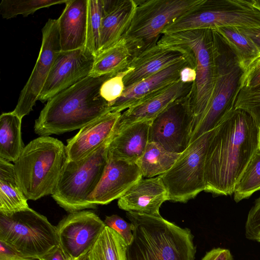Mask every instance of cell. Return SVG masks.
I'll return each mask as SVG.
<instances>
[{
	"label": "cell",
	"mask_w": 260,
	"mask_h": 260,
	"mask_svg": "<svg viewBox=\"0 0 260 260\" xmlns=\"http://www.w3.org/2000/svg\"><path fill=\"white\" fill-rule=\"evenodd\" d=\"M254 6L260 10V0H252Z\"/></svg>",
	"instance_id": "44"
},
{
	"label": "cell",
	"mask_w": 260,
	"mask_h": 260,
	"mask_svg": "<svg viewBox=\"0 0 260 260\" xmlns=\"http://www.w3.org/2000/svg\"><path fill=\"white\" fill-rule=\"evenodd\" d=\"M191 94L169 105L151 121L149 142L158 143L166 150L177 153H181L187 148L193 124Z\"/></svg>",
	"instance_id": "12"
},
{
	"label": "cell",
	"mask_w": 260,
	"mask_h": 260,
	"mask_svg": "<svg viewBox=\"0 0 260 260\" xmlns=\"http://www.w3.org/2000/svg\"><path fill=\"white\" fill-rule=\"evenodd\" d=\"M259 127L246 112L233 109L215 127L205 159L206 192L233 194L235 185L258 148Z\"/></svg>",
	"instance_id": "1"
},
{
	"label": "cell",
	"mask_w": 260,
	"mask_h": 260,
	"mask_svg": "<svg viewBox=\"0 0 260 260\" xmlns=\"http://www.w3.org/2000/svg\"><path fill=\"white\" fill-rule=\"evenodd\" d=\"M159 40L186 47L194 56L197 77L190 101L193 117V133L210 102L214 87L215 60L213 30L199 29L163 35Z\"/></svg>",
	"instance_id": "7"
},
{
	"label": "cell",
	"mask_w": 260,
	"mask_h": 260,
	"mask_svg": "<svg viewBox=\"0 0 260 260\" xmlns=\"http://www.w3.org/2000/svg\"><path fill=\"white\" fill-rule=\"evenodd\" d=\"M106 225L110 228L124 239L127 246L131 243L133 238L134 226L116 214L107 216L104 221Z\"/></svg>",
	"instance_id": "37"
},
{
	"label": "cell",
	"mask_w": 260,
	"mask_h": 260,
	"mask_svg": "<svg viewBox=\"0 0 260 260\" xmlns=\"http://www.w3.org/2000/svg\"><path fill=\"white\" fill-rule=\"evenodd\" d=\"M195 61L192 52L186 47L158 40L154 46L133 58L128 67L132 71L124 78L125 87L131 86L182 60Z\"/></svg>",
	"instance_id": "16"
},
{
	"label": "cell",
	"mask_w": 260,
	"mask_h": 260,
	"mask_svg": "<svg viewBox=\"0 0 260 260\" xmlns=\"http://www.w3.org/2000/svg\"><path fill=\"white\" fill-rule=\"evenodd\" d=\"M188 65L196 68L195 61L182 60L125 87L121 96L110 107V112L121 113L147 95L178 81L181 70Z\"/></svg>",
	"instance_id": "21"
},
{
	"label": "cell",
	"mask_w": 260,
	"mask_h": 260,
	"mask_svg": "<svg viewBox=\"0 0 260 260\" xmlns=\"http://www.w3.org/2000/svg\"><path fill=\"white\" fill-rule=\"evenodd\" d=\"M258 147L260 148V127H259L258 132Z\"/></svg>",
	"instance_id": "45"
},
{
	"label": "cell",
	"mask_w": 260,
	"mask_h": 260,
	"mask_svg": "<svg viewBox=\"0 0 260 260\" xmlns=\"http://www.w3.org/2000/svg\"><path fill=\"white\" fill-rule=\"evenodd\" d=\"M132 71L130 67L105 80L101 85L100 94L110 107L122 94L124 89V77Z\"/></svg>",
	"instance_id": "35"
},
{
	"label": "cell",
	"mask_w": 260,
	"mask_h": 260,
	"mask_svg": "<svg viewBox=\"0 0 260 260\" xmlns=\"http://www.w3.org/2000/svg\"><path fill=\"white\" fill-rule=\"evenodd\" d=\"M247 239L258 241L260 239V197L249 210L245 225Z\"/></svg>",
	"instance_id": "36"
},
{
	"label": "cell",
	"mask_w": 260,
	"mask_h": 260,
	"mask_svg": "<svg viewBox=\"0 0 260 260\" xmlns=\"http://www.w3.org/2000/svg\"><path fill=\"white\" fill-rule=\"evenodd\" d=\"M121 114L120 112H108L81 128L75 136L68 139L66 145L68 159H83L109 140Z\"/></svg>",
	"instance_id": "19"
},
{
	"label": "cell",
	"mask_w": 260,
	"mask_h": 260,
	"mask_svg": "<svg viewBox=\"0 0 260 260\" xmlns=\"http://www.w3.org/2000/svg\"><path fill=\"white\" fill-rule=\"evenodd\" d=\"M57 19L61 51L86 47L88 0H68Z\"/></svg>",
	"instance_id": "22"
},
{
	"label": "cell",
	"mask_w": 260,
	"mask_h": 260,
	"mask_svg": "<svg viewBox=\"0 0 260 260\" xmlns=\"http://www.w3.org/2000/svg\"><path fill=\"white\" fill-rule=\"evenodd\" d=\"M134 226L127 248V260H194L193 236L159 215L126 212Z\"/></svg>",
	"instance_id": "3"
},
{
	"label": "cell",
	"mask_w": 260,
	"mask_h": 260,
	"mask_svg": "<svg viewBox=\"0 0 260 260\" xmlns=\"http://www.w3.org/2000/svg\"><path fill=\"white\" fill-rule=\"evenodd\" d=\"M216 30L235 51L244 69L259 54L252 41L236 26L218 28Z\"/></svg>",
	"instance_id": "30"
},
{
	"label": "cell",
	"mask_w": 260,
	"mask_h": 260,
	"mask_svg": "<svg viewBox=\"0 0 260 260\" xmlns=\"http://www.w3.org/2000/svg\"><path fill=\"white\" fill-rule=\"evenodd\" d=\"M142 178L137 164L108 158L102 177L88 201L94 209L99 205H107L119 199Z\"/></svg>",
	"instance_id": "18"
},
{
	"label": "cell",
	"mask_w": 260,
	"mask_h": 260,
	"mask_svg": "<svg viewBox=\"0 0 260 260\" xmlns=\"http://www.w3.org/2000/svg\"><path fill=\"white\" fill-rule=\"evenodd\" d=\"M68 0H2L0 13L3 18L10 19L22 15L27 17L37 10L50 6L66 4Z\"/></svg>",
	"instance_id": "32"
},
{
	"label": "cell",
	"mask_w": 260,
	"mask_h": 260,
	"mask_svg": "<svg viewBox=\"0 0 260 260\" xmlns=\"http://www.w3.org/2000/svg\"><path fill=\"white\" fill-rule=\"evenodd\" d=\"M103 16V1L88 0L86 47L95 56L100 49V31Z\"/></svg>",
	"instance_id": "33"
},
{
	"label": "cell",
	"mask_w": 260,
	"mask_h": 260,
	"mask_svg": "<svg viewBox=\"0 0 260 260\" xmlns=\"http://www.w3.org/2000/svg\"><path fill=\"white\" fill-rule=\"evenodd\" d=\"M127 245L116 232L106 225L85 260H127Z\"/></svg>",
	"instance_id": "29"
},
{
	"label": "cell",
	"mask_w": 260,
	"mask_h": 260,
	"mask_svg": "<svg viewBox=\"0 0 260 260\" xmlns=\"http://www.w3.org/2000/svg\"><path fill=\"white\" fill-rule=\"evenodd\" d=\"M110 140L83 159L67 160L51 195L67 212L94 209L88 199L100 182L107 165Z\"/></svg>",
	"instance_id": "8"
},
{
	"label": "cell",
	"mask_w": 260,
	"mask_h": 260,
	"mask_svg": "<svg viewBox=\"0 0 260 260\" xmlns=\"http://www.w3.org/2000/svg\"><path fill=\"white\" fill-rule=\"evenodd\" d=\"M258 242H260V239H259V240H258Z\"/></svg>",
	"instance_id": "46"
},
{
	"label": "cell",
	"mask_w": 260,
	"mask_h": 260,
	"mask_svg": "<svg viewBox=\"0 0 260 260\" xmlns=\"http://www.w3.org/2000/svg\"><path fill=\"white\" fill-rule=\"evenodd\" d=\"M83 260H85V259H83Z\"/></svg>",
	"instance_id": "47"
},
{
	"label": "cell",
	"mask_w": 260,
	"mask_h": 260,
	"mask_svg": "<svg viewBox=\"0 0 260 260\" xmlns=\"http://www.w3.org/2000/svg\"><path fill=\"white\" fill-rule=\"evenodd\" d=\"M239 30L254 44L260 53V27H238Z\"/></svg>",
	"instance_id": "42"
},
{
	"label": "cell",
	"mask_w": 260,
	"mask_h": 260,
	"mask_svg": "<svg viewBox=\"0 0 260 260\" xmlns=\"http://www.w3.org/2000/svg\"><path fill=\"white\" fill-rule=\"evenodd\" d=\"M67 160L66 146L56 138L40 136L25 146L14 166L27 200L52 195Z\"/></svg>",
	"instance_id": "4"
},
{
	"label": "cell",
	"mask_w": 260,
	"mask_h": 260,
	"mask_svg": "<svg viewBox=\"0 0 260 260\" xmlns=\"http://www.w3.org/2000/svg\"><path fill=\"white\" fill-rule=\"evenodd\" d=\"M196 68L188 65L184 67L179 73V80L184 83L194 82L196 80Z\"/></svg>",
	"instance_id": "43"
},
{
	"label": "cell",
	"mask_w": 260,
	"mask_h": 260,
	"mask_svg": "<svg viewBox=\"0 0 260 260\" xmlns=\"http://www.w3.org/2000/svg\"><path fill=\"white\" fill-rule=\"evenodd\" d=\"M113 76H88L49 100L35 121V133L49 136L80 129L110 112L100 89Z\"/></svg>",
	"instance_id": "2"
},
{
	"label": "cell",
	"mask_w": 260,
	"mask_h": 260,
	"mask_svg": "<svg viewBox=\"0 0 260 260\" xmlns=\"http://www.w3.org/2000/svg\"><path fill=\"white\" fill-rule=\"evenodd\" d=\"M260 190V148L252 156L236 182L234 199L237 203L249 198Z\"/></svg>",
	"instance_id": "31"
},
{
	"label": "cell",
	"mask_w": 260,
	"mask_h": 260,
	"mask_svg": "<svg viewBox=\"0 0 260 260\" xmlns=\"http://www.w3.org/2000/svg\"><path fill=\"white\" fill-rule=\"evenodd\" d=\"M260 85V54L244 69L241 88H253Z\"/></svg>",
	"instance_id": "38"
},
{
	"label": "cell",
	"mask_w": 260,
	"mask_h": 260,
	"mask_svg": "<svg viewBox=\"0 0 260 260\" xmlns=\"http://www.w3.org/2000/svg\"><path fill=\"white\" fill-rule=\"evenodd\" d=\"M132 58V54L126 40L122 37L95 56L89 76L114 75L126 69Z\"/></svg>",
	"instance_id": "26"
},
{
	"label": "cell",
	"mask_w": 260,
	"mask_h": 260,
	"mask_svg": "<svg viewBox=\"0 0 260 260\" xmlns=\"http://www.w3.org/2000/svg\"><path fill=\"white\" fill-rule=\"evenodd\" d=\"M215 60V80L210 102L192 134L190 144L214 129L231 110L241 89L244 67L222 37L212 29Z\"/></svg>",
	"instance_id": "5"
},
{
	"label": "cell",
	"mask_w": 260,
	"mask_h": 260,
	"mask_svg": "<svg viewBox=\"0 0 260 260\" xmlns=\"http://www.w3.org/2000/svg\"><path fill=\"white\" fill-rule=\"evenodd\" d=\"M204 1H136L135 13L122 37L133 58L156 45L167 26L197 9Z\"/></svg>",
	"instance_id": "6"
},
{
	"label": "cell",
	"mask_w": 260,
	"mask_h": 260,
	"mask_svg": "<svg viewBox=\"0 0 260 260\" xmlns=\"http://www.w3.org/2000/svg\"><path fill=\"white\" fill-rule=\"evenodd\" d=\"M202 260H233L229 249L215 248L207 252Z\"/></svg>",
	"instance_id": "40"
},
{
	"label": "cell",
	"mask_w": 260,
	"mask_h": 260,
	"mask_svg": "<svg viewBox=\"0 0 260 260\" xmlns=\"http://www.w3.org/2000/svg\"><path fill=\"white\" fill-rule=\"evenodd\" d=\"M234 108L247 113L260 127V85L253 88H241Z\"/></svg>",
	"instance_id": "34"
},
{
	"label": "cell",
	"mask_w": 260,
	"mask_h": 260,
	"mask_svg": "<svg viewBox=\"0 0 260 260\" xmlns=\"http://www.w3.org/2000/svg\"><path fill=\"white\" fill-rule=\"evenodd\" d=\"M21 120L13 111L0 116V158L15 162L24 147L21 137Z\"/></svg>",
	"instance_id": "27"
},
{
	"label": "cell",
	"mask_w": 260,
	"mask_h": 260,
	"mask_svg": "<svg viewBox=\"0 0 260 260\" xmlns=\"http://www.w3.org/2000/svg\"><path fill=\"white\" fill-rule=\"evenodd\" d=\"M166 201L168 191L159 176L137 181L118 199V206L127 212L159 215V208Z\"/></svg>",
	"instance_id": "20"
},
{
	"label": "cell",
	"mask_w": 260,
	"mask_h": 260,
	"mask_svg": "<svg viewBox=\"0 0 260 260\" xmlns=\"http://www.w3.org/2000/svg\"><path fill=\"white\" fill-rule=\"evenodd\" d=\"M194 83L179 80L144 97L121 113L114 132L136 122L152 121L169 105L191 94Z\"/></svg>",
	"instance_id": "17"
},
{
	"label": "cell",
	"mask_w": 260,
	"mask_h": 260,
	"mask_svg": "<svg viewBox=\"0 0 260 260\" xmlns=\"http://www.w3.org/2000/svg\"><path fill=\"white\" fill-rule=\"evenodd\" d=\"M180 154L170 152L158 143L149 142L136 164L143 178H152L168 171Z\"/></svg>",
	"instance_id": "28"
},
{
	"label": "cell",
	"mask_w": 260,
	"mask_h": 260,
	"mask_svg": "<svg viewBox=\"0 0 260 260\" xmlns=\"http://www.w3.org/2000/svg\"><path fill=\"white\" fill-rule=\"evenodd\" d=\"M152 121L138 122L114 132L108 146V158L137 163L149 142Z\"/></svg>",
	"instance_id": "24"
},
{
	"label": "cell",
	"mask_w": 260,
	"mask_h": 260,
	"mask_svg": "<svg viewBox=\"0 0 260 260\" xmlns=\"http://www.w3.org/2000/svg\"><path fill=\"white\" fill-rule=\"evenodd\" d=\"M0 260H39L28 257L15 251L0 241Z\"/></svg>",
	"instance_id": "39"
},
{
	"label": "cell",
	"mask_w": 260,
	"mask_h": 260,
	"mask_svg": "<svg viewBox=\"0 0 260 260\" xmlns=\"http://www.w3.org/2000/svg\"><path fill=\"white\" fill-rule=\"evenodd\" d=\"M95 56L87 48L60 51L40 93L39 101L47 102L86 77L92 69Z\"/></svg>",
	"instance_id": "15"
},
{
	"label": "cell",
	"mask_w": 260,
	"mask_h": 260,
	"mask_svg": "<svg viewBox=\"0 0 260 260\" xmlns=\"http://www.w3.org/2000/svg\"><path fill=\"white\" fill-rule=\"evenodd\" d=\"M226 26L260 27V10L252 0H205L197 9L167 26L162 35Z\"/></svg>",
	"instance_id": "10"
},
{
	"label": "cell",
	"mask_w": 260,
	"mask_h": 260,
	"mask_svg": "<svg viewBox=\"0 0 260 260\" xmlns=\"http://www.w3.org/2000/svg\"><path fill=\"white\" fill-rule=\"evenodd\" d=\"M39 260H72L71 258L65 253L61 246L58 244Z\"/></svg>",
	"instance_id": "41"
},
{
	"label": "cell",
	"mask_w": 260,
	"mask_h": 260,
	"mask_svg": "<svg viewBox=\"0 0 260 260\" xmlns=\"http://www.w3.org/2000/svg\"><path fill=\"white\" fill-rule=\"evenodd\" d=\"M0 241L24 256L38 259L59 244L56 227L29 207L0 213Z\"/></svg>",
	"instance_id": "9"
},
{
	"label": "cell",
	"mask_w": 260,
	"mask_h": 260,
	"mask_svg": "<svg viewBox=\"0 0 260 260\" xmlns=\"http://www.w3.org/2000/svg\"><path fill=\"white\" fill-rule=\"evenodd\" d=\"M14 164L0 158V213L8 214L29 208Z\"/></svg>",
	"instance_id": "25"
},
{
	"label": "cell",
	"mask_w": 260,
	"mask_h": 260,
	"mask_svg": "<svg viewBox=\"0 0 260 260\" xmlns=\"http://www.w3.org/2000/svg\"><path fill=\"white\" fill-rule=\"evenodd\" d=\"M103 1V16L99 53L122 38L132 21L137 7L136 0Z\"/></svg>",
	"instance_id": "23"
},
{
	"label": "cell",
	"mask_w": 260,
	"mask_h": 260,
	"mask_svg": "<svg viewBox=\"0 0 260 260\" xmlns=\"http://www.w3.org/2000/svg\"><path fill=\"white\" fill-rule=\"evenodd\" d=\"M214 129L191 142L173 166L160 176L168 191V201L185 203L205 190L206 155Z\"/></svg>",
	"instance_id": "11"
},
{
	"label": "cell",
	"mask_w": 260,
	"mask_h": 260,
	"mask_svg": "<svg viewBox=\"0 0 260 260\" xmlns=\"http://www.w3.org/2000/svg\"><path fill=\"white\" fill-rule=\"evenodd\" d=\"M106 226L91 211L70 213L56 227L59 245L72 260H83Z\"/></svg>",
	"instance_id": "14"
},
{
	"label": "cell",
	"mask_w": 260,
	"mask_h": 260,
	"mask_svg": "<svg viewBox=\"0 0 260 260\" xmlns=\"http://www.w3.org/2000/svg\"><path fill=\"white\" fill-rule=\"evenodd\" d=\"M42 32V44L38 59L13 111L21 118L32 110L55 58L61 51L57 19H48Z\"/></svg>",
	"instance_id": "13"
}]
</instances>
